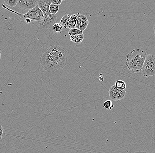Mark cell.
<instances>
[{
	"label": "cell",
	"instance_id": "cell-1",
	"mask_svg": "<svg viewBox=\"0 0 155 153\" xmlns=\"http://www.w3.org/2000/svg\"><path fill=\"white\" fill-rule=\"evenodd\" d=\"M67 56L64 49L58 45H51L40 57L42 68L48 72L62 69L67 64Z\"/></svg>",
	"mask_w": 155,
	"mask_h": 153
},
{
	"label": "cell",
	"instance_id": "cell-2",
	"mask_svg": "<svg viewBox=\"0 0 155 153\" xmlns=\"http://www.w3.org/2000/svg\"><path fill=\"white\" fill-rule=\"evenodd\" d=\"M147 54L140 48L130 51L126 58V65L130 71L134 73L141 72Z\"/></svg>",
	"mask_w": 155,
	"mask_h": 153
},
{
	"label": "cell",
	"instance_id": "cell-3",
	"mask_svg": "<svg viewBox=\"0 0 155 153\" xmlns=\"http://www.w3.org/2000/svg\"><path fill=\"white\" fill-rule=\"evenodd\" d=\"M2 7L4 8L7 9L12 13H15V14L19 16L22 22H24L25 19H30L31 21H37L38 22L40 27L42 25L44 20V15L43 12L40 9L38 5H37L33 9L29 10L27 13L25 14H21L19 12H16L13 10L9 9L5 5L2 4Z\"/></svg>",
	"mask_w": 155,
	"mask_h": 153
},
{
	"label": "cell",
	"instance_id": "cell-4",
	"mask_svg": "<svg viewBox=\"0 0 155 153\" xmlns=\"http://www.w3.org/2000/svg\"><path fill=\"white\" fill-rule=\"evenodd\" d=\"M144 76L149 77L155 75V56L148 55L146 56L145 62L141 70Z\"/></svg>",
	"mask_w": 155,
	"mask_h": 153
},
{
	"label": "cell",
	"instance_id": "cell-5",
	"mask_svg": "<svg viewBox=\"0 0 155 153\" xmlns=\"http://www.w3.org/2000/svg\"><path fill=\"white\" fill-rule=\"evenodd\" d=\"M51 4V0H39L37 5L43 12L44 20L49 19L53 16L49 10V6Z\"/></svg>",
	"mask_w": 155,
	"mask_h": 153
},
{
	"label": "cell",
	"instance_id": "cell-6",
	"mask_svg": "<svg viewBox=\"0 0 155 153\" xmlns=\"http://www.w3.org/2000/svg\"><path fill=\"white\" fill-rule=\"evenodd\" d=\"M109 97L113 101H119L124 98L126 95V90L120 91L116 88L115 85L111 86L109 90Z\"/></svg>",
	"mask_w": 155,
	"mask_h": 153
},
{
	"label": "cell",
	"instance_id": "cell-7",
	"mask_svg": "<svg viewBox=\"0 0 155 153\" xmlns=\"http://www.w3.org/2000/svg\"><path fill=\"white\" fill-rule=\"evenodd\" d=\"M89 25V20L85 15L78 13L77 23L75 28L83 32Z\"/></svg>",
	"mask_w": 155,
	"mask_h": 153
},
{
	"label": "cell",
	"instance_id": "cell-8",
	"mask_svg": "<svg viewBox=\"0 0 155 153\" xmlns=\"http://www.w3.org/2000/svg\"><path fill=\"white\" fill-rule=\"evenodd\" d=\"M17 5L23 10H30L37 5V1L36 0H19Z\"/></svg>",
	"mask_w": 155,
	"mask_h": 153
},
{
	"label": "cell",
	"instance_id": "cell-9",
	"mask_svg": "<svg viewBox=\"0 0 155 153\" xmlns=\"http://www.w3.org/2000/svg\"><path fill=\"white\" fill-rule=\"evenodd\" d=\"M70 16L69 14H66V15H64L59 23L62 25L63 28L67 29H69V24Z\"/></svg>",
	"mask_w": 155,
	"mask_h": 153
},
{
	"label": "cell",
	"instance_id": "cell-10",
	"mask_svg": "<svg viewBox=\"0 0 155 153\" xmlns=\"http://www.w3.org/2000/svg\"><path fill=\"white\" fill-rule=\"evenodd\" d=\"M84 38V35L80 34L76 35L70 36V40L74 43L76 44H80L83 41Z\"/></svg>",
	"mask_w": 155,
	"mask_h": 153
},
{
	"label": "cell",
	"instance_id": "cell-11",
	"mask_svg": "<svg viewBox=\"0 0 155 153\" xmlns=\"http://www.w3.org/2000/svg\"><path fill=\"white\" fill-rule=\"evenodd\" d=\"M77 15L73 14L70 16L69 24V29L75 28L77 23Z\"/></svg>",
	"mask_w": 155,
	"mask_h": 153
},
{
	"label": "cell",
	"instance_id": "cell-12",
	"mask_svg": "<svg viewBox=\"0 0 155 153\" xmlns=\"http://www.w3.org/2000/svg\"><path fill=\"white\" fill-rule=\"evenodd\" d=\"M115 87L117 89L120 91H124L126 90V84L124 81L123 80H117L115 84Z\"/></svg>",
	"mask_w": 155,
	"mask_h": 153
},
{
	"label": "cell",
	"instance_id": "cell-13",
	"mask_svg": "<svg viewBox=\"0 0 155 153\" xmlns=\"http://www.w3.org/2000/svg\"><path fill=\"white\" fill-rule=\"evenodd\" d=\"M53 31L59 34L62 32L63 29L62 25L60 23H55L53 27Z\"/></svg>",
	"mask_w": 155,
	"mask_h": 153
},
{
	"label": "cell",
	"instance_id": "cell-14",
	"mask_svg": "<svg viewBox=\"0 0 155 153\" xmlns=\"http://www.w3.org/2000/svg\"><path fill=\"white\" fill-rule=\"evenodd\" d=\"M103 106L104 109L111 110L114 107L112 101L110 100H107L103 104Z\"/></svg>",
	"mask_w": 155,
	"mask_h": 153
},
{
	"label": "cell",
	"instance_id": "cell-15",
	"mask_svg": "<svg viewBox=\"0 0 155 153\" xmlns=\"http://www.w3.org/2000/svg\"><path fill=\"white\" fill-rule=\"evenodd\" d=\"M59 9V6L55 5L52 3L49 6V10L51 14L53 15H57Z\"/></svg>",
	"mask_w": 155,
	"mask_h": 153
},
{
	"label": "cell",
	"instance_id": "cell-16",
	"mask_svg": "<svg viewBox=\"0 0 155 153\" xmlns=\"http://www.w3.org/2000/svg\"><path fill=\"white\" fill-rule=\"evenodd\" d=\"M68 34L70 36L76 35L83 34V32L76 28H72L69 30Z\"/></svg>",
	"mask_w": 155,
	"mask_h": 153
},
{
	"label": "cell",
	"instance_id": "cell-17",
	"mask_svg": "<svg viewBox=\"0 0 155 153\" xmlns=\"http://www.w3.org/2000/svg\"><path fill=\"white\" fill-rule=\"evenodd\" d=\"M4 2L7 5L9 6L10 7H14L17 4V0H4Z\"/></svg>",
	"mask_w": 155,
	"mask_h": 153
},
{
	"label": "cell",
	"instance_id": "cell-18",
	"mask_svg": "<svg viewBox=\"0 0 155 153\" xmlns=\"http://www.w3.org/2000/svg\"><path fill=\"white\" fill-rule=\"evenodd\" d=\"M62 2V0H51V3L58 6L60 5Z\"/></svg>",
	"mask_w": 155,
	"mask_h": 153
},
{
	"label": "cell",
	"instance_id": "cell-19",
	"mask_svg": "<svg viewBox=\"0 0 155 153\" xmlns=\"http://www.w3.org/2000/svg\"><path fill=\"white\" fill-rule=\"evenodd\" d=\"M3 131V128L1 125H0V142H2V135Z\"/></svg>",
	"mask_w": 155,
	"mask_h": 153
},
{
	"label": "cell",
	"instance_id": "cell-20",
	"mask_svg": "<svg viewBox=\"0 0 155 153\" xmlns=\"http://www.w3.org/2000/svg\"><path fill=\"white\" fill-rule=\"evenodd\" d=\"M31 20H30V19H25V20H24V22H23V23H25V24H29V23H31Z\"/></svg>",
	"mask_w": 155,
	"mask_h": 153
},
{
	"label": "cell",
	"instance_id": "cell-21",
	"mask_svg": "<svg viewBox=\"0 0 155 153\" xmlns=\"http://www.w3.org/2000/svg\"><path fill=\"white\" fill-rule=\"evenodd\" d=\"M99 80L101 82H102V81H103V77L102 74H100V75L99 77Z\"/></svg>",
	"mask_w": 155,
	"mask_h": 153
},
{
	"label": "cell",
	"instance_id": "cell-22",
	"mask_svg": "<svg viewBox=\"0 0 155 153\" xmlns=\"http://www.w3.org/2000/svg\"><path fill=\"white\" fill-rule=\"evenodd\" d=\"M134 153H149L147 152H136Z\"/></svg>",
	"mask_w": 155,
	"mask_h": 153
},
{
	"label": "cell",
	"instance_id": "cell-23",
	"mask_svg": "<svg viewBox=\"0 0 155 153\" xmlns=\"http://www.w3.org/2000/svg\"><path fill=\"white\" fill-rule=\"evenodd\" d=\"M154 32L155 37V24L154 26Z\"/></svg>",
	"mask_w": 155,
	"mask_h": 153
},
{
	"label": "cell",
	"instance_id": "cell-24",
	"mask_svg": "<svg viewBox=\"0 0 155 153\" xmlns=\"http://www.w3.org/2000/svg\"><path fill=\"white\" fill-rule=\"evenodd\" d=\"M1 49H0V56H1Z\"/></svg>",
	"mask_w": 155,
	"mask_h": 153
},
{
	"label": "cell",
	"instance_id": "cell-25",
	"mask_svg": "<svg viewBox=\"0 0 155 153\" xmlns=\"http://www.w3.org/2000/svg\"><path fill=\"white\" fill-rule=\"evenodd\" d=\"M0 59H1V56H0Z\"/></svg>",
	"mask_w": 155,
	"mask_h": 153
}]
</instances>
